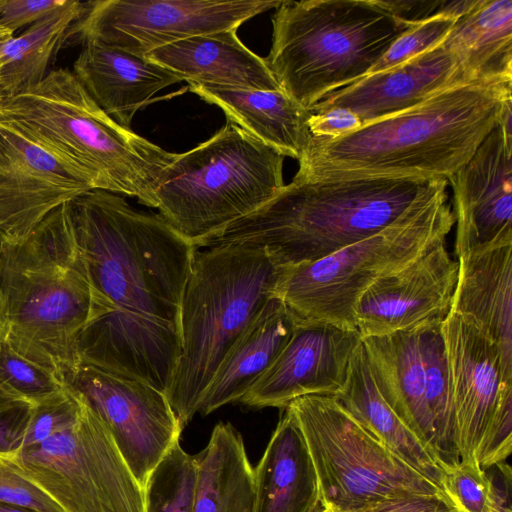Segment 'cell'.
Listing matches in <instances>:
<instances>
[{
  "label": "cell",
  "instance_id": "603a6c76",
  "mask_svg": "<svg viewBox=\"0 0 512 512\" xmlns=\"http://www.w3.org/2000/svg\"><path fill=\"white\" fill-rule=\"evenodd\" d=\"M420 329L364 337L361 341L370 373L382 397L407 427L441 459L427 398Z\"/></svg>",
  "mask_w": 512,
  "mask_h": 512
},
{
  "label": "cell",
  "instance_id": "ac0fdd59",
  "mask_svg": "<svg viewBox=\"0 0 512 512\" xmlns=\"http://www.w3.org/2000/svg\"><path fill=\"white\" fill-rule=\"evenodd\" d=\"M90 190L52 154L0 124V232L5 241L24 238L53 210Z\"/></svg>",
  "mask_w": 512,
  "mask_h": 512
},
{
  "label": "cell",
  "instance_id": "44dd1931",
  "mask_svg": "<svg viewBox=\"0 0 512 512\" xmlns=\"http://www.w3.org/2000/svg\"><path fill=\"white\" fill-rule=\"evenodd\" d=\"M73 74L91 99L127 129L157 92L183 81L146 57L97 41L82 44Z\"/></svg>",
  "mask_w": 512,
  "mask_h": 512
},
{
  "label": "cell",
  "instance_id": "836d02e7",
  "mask_svg": "<svg viewBox=\"0 0 512 512\" xmlns=\"http://www.w3.org/2000/svg\"><path fill=\"white\" fill-rule=\"evenodd\" d=\"M52 371L18 354L0 334V389L33 406L64 389Z\"/></svg>",
  "mask_w": 512,
  "mask_h": 512
},
{
  "label": "cell",
  "instance_id": "7402d4cb",
  "mask_svg": "<svg viewBox=\"0 0 512 512\" xmlns=\"http://www.w3.org/2000/svg\"><path fill=\"white\" fill-rule=\"evenodd\" d=\"M451 312L477 327L498 348L512 381V244L458 258Z\"/></svg>",
  "mask_w": 512,
  "mask_h": 512
},
{
  "label": "cell",
  "instance_id": "3957f363",
  "mask_svg": "<svg viewBox=\"0 0 512 512\" xmlns=\"http://www.w3.org/2000/svg\"><path fill=\"white\" fill-rule=\"evenodd\" d=\"M68 212L98 317L124 311L180 329L196 247L159 214L136 210L112 192H85L68 202Z\"/></svg>",
  "mask_w": 512,
  "mask_h": 512
},
{
  "label": "cell",
  "instance_id": "484cf974",
  "mask_svg": "<svg viewBox=\"0 0 512 512\" xmlns=\"http://www.w3.org/2000/svg\"><path fill=\"white\" fill-rule=\"evenodd\" d=\"M189 90L219 107L227 121L273 148L284 157L299 159L310 133L311 112L283 90H254L188 82Z\"/></svg>",
  "mask_w": 512,
  "mask_h": 512
},
{
  "label": "cell",
  "instance_id": "4316f807",
  "mask_svg": "<svg viewBox=\"0 0 512 512\" xmlns=\"http://www.w3.org/2000/svg\"><path fill=\"white\" fill-rule=\"evenodd\" d=\"M322 507L314 466L288 408L254 468L252 512H316Z\"/></svg>",
  "mask_w": 512,
  "mask_h": 512
},
{
  "label": "cell",
  "instance_id": "b9f144b4",
  "mask_svg": "<svg viewBox=\"0 0 512 512\" xmlns=\"http://www.w3.org/2000/svg\"><path fill=\"white\" fill-rule=\"evenodd\" d=\"M383 3L395 17L415 25L438 14L443 0H392Z\"/></svg>",
  "mask_w": 512,
  "mask_h": 512
},
{
  "label": "cell",
  "instance_id": "7dc6e473",
  "mask_svg": "<svg viewBox=\"0 0 512 512\" xmlns=\"http://www.w3.org/2000/svg\"><path fill=\"white\" fill-rule=\"evenodd\" d=\"M5 1H6V0H0V12H1V10H2V8H3L4 4H5Z\"/></svg>",
  "mask_w": 512,
  "mask_h": 512
},
{
  "label": "cell",
  "instance_id": "7bdbcfd3",
  "mask_svg": "<svg viewBox=\"0 0 512 512\" xmlns=\"http://www.w3.org/2000/svg\"><path fill=\"white\" fill-rule=\"evenodd\" d=\"M378 512H459L455 507L432 498H405L386 502Z\"/></svg>",
  "mask_w": 512,
  "mask_h": 512
},
{
  "label": "cell",
  "instance_id": "bcb514c9",
  "mask_svg": "<svg viewBox=\"0 0 512 512\" xmlns=\"http://www.w3.org/2000/svg\"><path fill=\"white\" fill-rule=\"evenodd\" d=\"M3 242H4V237H3L2 233L0 232V264H1V257H2ZM0 325H1V318H0Z\"/></svg>",
  "mask_w": 512,
  "mask_h": 512
},
{
  "label": "cell",
  "instance_id": "5bb4252c",
  "mask_svg": "<svg viewBox=\"0 0 512 512\" xmlns=\"http://www.w3.org/2000/svg\"><path fill=\"white\" fill-rule=\"evenodd\" d=\"M64 382L103 420L143 488L151 471L180 440L183 429L167 395L146 383L83 363Z\"/></svg>",
  "mask_w": 512,
  "mask_h": 512
},
{
  "label": "cell",
  "instance_id": "d6986e66",
  "mask_svg": "<svg viewBox=\"0 0 512 512\" xmlns=\"http://www.w3.org/2000/svg\"><path fill=\"white\" fill-rule=\"evenodd\" d=\"M181 351L178 327L124 311L95 318L77 340L79 364L146 383L166 395Z\"/></svg>",
  "mask_w": 512,
  "mask_h": 512
},
{
  "label": "cell",
  "instance_id": "6da1fadb",
  "mask_svg": "<svg viewBox=\"0 0 512 512\" xmlns=\"http://www.w3.org/2000/svg\"><path fill=\"white\" fill-rule=\"evenodd\" d=\"M511 98L512 82H468L341 137L310 135L293 180H448L498 126Z\"/></svg>",
  "mask_w": 512,
  "mask_h": 512
},
{
  "label": "cell",
  "instance_id": "ba28073f",
  "mask_svg": "<svg viewBox=\"0 0 512 512\" xmlns=\"http://www.w3.org/2000/svg\"><path fill=\"white\" fill-rule=\"evenodd\" d=\"M284 156L230 121L176 154L156 188L159 215L196 249L285 186Z\"/></svg>",
  "mask_w": 512,
  "mask_h": 512
},
{
  "label": "cell",
  "instance_id": "e575fe53",
  "mask_svg": "<svg viewBox=\"0 0 512 512\" xmlns=\"http://www.w3.org/2000/svg\"><path fill=\"white\" fill-rule=\"evenodd\" d=\"M443 487L459 512H511L486 470L453 461L444 469Z\"/></svg>",
  "mask_w": 512,
  "mask_h": 512
},
{
  "label": "cell",
  "instance_id": "9a60e30c",
  "mask_svg": "<svg viewBox=\"0 0 512 512\" xmlns=\"http://www.w3.org/2000/svg\"><path fill=\"white\" fill-rule=\"evenodd\" d=\"M511 106L472 157L448 180L453 190L455 253L512 244Z\"/></svg>",
  "mask_w": 512,
  "mask_h": 512
},
{
  "label": "cell",
  "instance_id": "cb8c5ba5",
  "mask_svg": "<svg viewBox=\"0 0 512 512\" xmlns=\"http://www.w3.org/2000/svg\"><path fill=\"white\" fill-rule=\"evenodd\" d=\"M198 84L254 90H282L262 58L247 48L237 29L182 39L150 51L145 56Z\"/></svg>",
  "mask_w": 512,
  "mask_h": 512
},
{
  "label": "cell",
  "instance_id": "83f0119b",
  "mask_svg": "<svg viewBox=\"0 0 512 512\" xmlns=\"http://www.w3.org/2000/svg\"><path fill=\"white\" fill-rule=\"evenodd\" d=\"M333 397L392 453L444 490L446 463L407 427L382 397L370 373L361 340L351 355L345 382Z\"/></svg>",
  "mask_w": 512,
  "mask_h": 512
},
{
  "label": "cell",
  "instance_id": "52a82bcc",
  "mask_svg": "<svg viewBox=\"0 0 512 512\" xmlns=\"http://www.w3.org/2000/svg\"><path fill=\"white\" fill-rule=\"evenodd\" d=\"M265 58L280 88L309 110L370 72L414 26L379 0H284L272 17Z\"/></svg>",
  "mask_w": 512,
  "mask_h": 512
},
{
  "label": "cell",
  "instance_id": "74e56055",
  "mask_svg": "<svg viewBox=\"0 0 512 512\" xmlns=\"http://www.w3.org/2000/svg\"><path fill=\"white\" fill-rule=\"evenodd\" d=\"M0 502L28 512H64L45 492L0 457Z\"/></svg>",
  "mask_w": 512,
  "mask_h": 512
},
{
  "label": "cell",
  "instance_id": "9c48e42d",
  "mask_svg": "<svg viewBox=\"0 0 512 512\" xmlns=\"http://www.w3.org/2000/svg\"><path fill=\"white\" fill-rule=\"evenodd\" d=\"M454 223L443 188L381 231L315 262L287 269L278 296L299 322L357 330L354 311L361 295L445 241Z\"/></svg>",
  "mask_w": 512,
  "mask_h": 512
},
{
  "label": "cell",
  "instance_id": "5b68a950",
  "mask_svg": "<svg viewBox=\"0 0 512 512\" xmlns=\"http://www.w3.org/2000/svg\"><path fill=\"white\" fill-rule=\"evenodd\" d=\"M0 124L52 154L93 190L135 197L153 208L161 175L176 155L115 122L67 68L4 96Z\"/></svg>",
  "mask_w": 512,
  "mask_h": 512
},
{
  "label": "cell",
  "instance_id": "60d3db41",
  "mask_svg": "<svg viewBox=\"0 0 512 512\" xmlns=\"http://www.w3.org/2000/svg\"><path fill=\"white\" fill-rule=\"evenodd\" d=\"M314 137L335 139L359 129L363 124L356 114L344 108L311 113L307 122Z\"/></svg>",
  "mask_w": 512,
  "mask_h": 512
},
{
  "label": "cell",
  "instance_id": "1f68e13d",
  "mask_svg": "<svg viewBox=\"0 0 512 512\" xmlns=\"http://www.w3.org/2000/svg\"><path fill=\"white\" fill-rule=\"evenodd\" d=\"M197 470L196 456L176 441L143 487L145 512H193Z\"/></svg>",
  "mask_w": 512,
  "mask_h": 512
},
{
  "label": "cell",
  "instance_id": "681fc988",
  "mask_svg": "<svg viewBox=\"0 0 512 512\" xmlns=\"http://www.w3.org/2000/svg\"><path fill=\"white\" fill-rule=\"evenodd\" d=\"M316 512H325V509H324V508H323V506H322V507H321L320 509H318Z\"/></svg>",
  "mask_w": 512,
  "mask_h": 512
},
{
  "label": "cell",
  "instance_id": "f1b7e54d",
  "mask_svg": "<svg viewBox=\"0 0 512 512\" xmlns=\"http://www.w3.org/2000/svg\"><path fill=\"white\" fill-rule=\"evenodd\" d=\"M442 45L470 81L512 82V1L476 0Z\"/></svg>",
  "mask_w": 512,
  "mask_h": 512
},
{
  "label": "cell",
  "instance_id": "f35d334b",
  "mask_svg": "<svg viewBox=\"0 0 512 512\" xmlns=\"http://www.w3.org/2000/svg\"><path fill=\"white\" fill-rule=\"evenodd\" d=\"M33 405L0 389V456L18 452Z\"/></svg>",
  "mask_w": 512,
  "mask_h": 512
},
{
  "label": "cell",
  "instance_id": "8fae6325",
  "mask_svg": "<svg viewBox=\"0 0 512 512\" xmlns=\"http://www.w3.org/2000/svg\"><path fill=\"white\" fill-rule=\"evenodd\" d=\"M2 458L64 512H145L142 486L84 397L68 427Z\"/></svg>",
  "mask_w": 512,
  "mask_h": 512
},
{
  "label": "cell",
  "instance_id": "8d00e7d4",
  "mask_svg": "<svg viewBox=\"0 0 512 512\" xmlns=\"http://www.w3.org/2000/svg\"><path fill=\"white\" fill-rule=\"evenodd\" d=\"M82 405V395L67 384L58 393L35 405L20 450L38 445L68 427L78 416Z\"/></svg>",
  "mask_w": 512,
  "mask_h": 512
},
{
  "label": "cell",
  "instance_id": "ab89813d",
  "mask_svg": "<svg viewBox=\"0 0 512 512\" xmlns=\"http://www.w3.org/2000/svg\"><path fill=\"white\" fill-rule=\"evenodd\" d=\"M67 0H6L0 22L13 33L63 6Z\"/></svg>",
  "mask_w": 512,
  "mask_h": 512
},
{
  "label": "cell",
  "instance_id": "8992f818",
  "mask_svg": "<svg viewBox=\"0 0 512 512\" xmlns=\"http://www.w3.org/2000/svg\"><path fill=\"white\" fill-rule=\"evenodd\" d=\"M287 269L259 247L196 250L180 306L182 351L167 394L182 428L198 412L224 357L278 296Z\"/></svg>",
  "mask_w": 512,
  "mask_h": 512
},
{
  "label": "cell",
  "instance_id": "30bf717a",
  "mask_svg": "<svg viewBox=\"0 0 512 512\" xmlns=\"http://www.w3.org/2000/svg\"><path fill=\"white\" fill-rule=\"evenodd\" d=\"M286 408L303 435L324 509L372 512L386 502L414 497L455 507L435 481L392 453L333 396L305 395Z\"/></svg>",
  "mask_w": 512,
  "mask_h": 512
},
{
  "label": "cell",
  "instance_id": "7c38bea8",
  "mask_svg": "<svg viewBox=\"0 0 512 512\" xmlns=\"http://www.w3.org/2000/svg\"><path fill=\"white\" fill-rule=\"evenodd\" d=\"M449 366L452 445L457 460L487 470L512 448V381L496 345L450 312L441 325Z\"/></svg>",
  "mask_w": 512,
  "mask_h": 512
},
{
  "label": "cell",
  "instance_id": "f546056e",
  "mask_svg": "<svg viewBox=\"0 0 512 512\" xmlns=\"http://www.w3.org/2000/svg\"><path fill=\"white\" fill-rule=\"evenodd\" d=\"M196 460L193 512H252L254 468L241 434L231 423L214 427Z\"/></svg>",
  "mask_w": 512,
  "mask_h": 512
},
{
  "label": "cell",
  "instance_id": "ffe728a7",
  "mask_svg": "<svg viewBox=\"0 0 512 512\" xmlns=\"http://www.w3.org/2000/svg\"><path fill=\"white\" fill-rule=\"evenodd\" d=\"M470 81L456 55L442 44L393 68L368 74L335 90L312 106L311 113L344 108L362 124L381 119Z\"/></svg>",
  "mask_w": 512,
  "mask_h": 512
},
{
  "label": "cell",
  "instance_id": "277c9868",
  "mask_svg": "<svg viewBox=\"0 0 512 512\" xmlns=\"http://www.w3.org/2000/svg\"><path fill=\"white\" fill-rule=\"evenodd\" d=\"M98 316L68 203L49 213L24 238L4 240L0 334L18 354L64 382L79 365L80 333Z\"/></svg>",
  "mask_w": 512,
  "mask_h": 512
},
{
  "label": "cell",
  "instance_id": "d590c367",
  "mask_svg": "<svg viewBox=\"0 0 512 512\" xmlns=\"http://www.w3.org/2000/svg\"><path fill=\"white\" fill-rule=\"evenodd\" d=\"M457 19L438 13L410 27L392 43L368 74L393 68L440 46Z\"/></svg>",
  "mask_w": 512,
  "mask_h": 512
},
{
  "label": "cell",
  "instance_id": "e0dca14e",
  "mask_svg": "<svg viewBox=\"0 0 512 512\" xmlns=\"http://www.w3.org/2000/svg\"><path fill=\"white\" fill-rule=\"evenodd\" d=\"M361 337L326 322H300L271 367L238 401L254 408H286L305 395H335Z\"/></svg>",
  "mask_w": 512,
  "mask_h": 512
},
{
  "label": "cell",
  "instance_id": "c3c4849f",
  "mask_svg": "<svg viewBox=\"0 0 512 512\" xmlns=\"http://www.w3.org/2000/svg\"><path fill=\"white\" fill-rule=\"evenodd\" d=\"M377 509H378V508H377ZM377 509H376V510H374V511H372V512H377ZM325 512H337V511H332V510H327V509H325Z\"/></svg>",
  "mask_w": 512,
  "mask_h": 512
},
{
  "label": "cell",
  "instance_id": "2e32d148",
  "mask_svg": "<svg viewBox=\"0 0 512 512\" xmlns=\"http://www.w3.org/2000/svg\"><path fill=\"white\" fill-rule=\"evenodd\" d=\"M458 261L441 241L407 267L372 284L355 306L361 338L420 329L451 312Z\"/></svg>",
  "mask_w": 512,
  "mask_h": 512
},
{
  "label": "cell",
  "instance_id": "7a4b0ae2",
  "mask_svg": "<svg viewBox=\"0 0 512 512\" xmlns=\"http://www.w3.org/2000/svg\"><path fill=\"white\" fill-rule=\"evenodd\" d=\"M445 179L294 181L268 203L202 242L259 247L285 268L315 262L363 240L447 188Z\"/></svg>",
  "mask_w": 512,
  "mask_h": 512
},
{
  "label": "cell",
  "instance_id": "d4e9b609",
  "mask_svg": "<svg viewBox=\"0 0 512 512\" xmlns=\"http://www.w3.org/2000/svg\"><path fill=\"white\" fill-rule=\"evenodd\" d=\"M299 323L279 296L272 297L224 357L198 412L205 416L238 402L275 362Z\"/></svg>",
  "mask_w": 512,
  "mask_h": 512
},
{
  "label": "cell",
  "instance_id": "ee69618b",
  "mask_svg": "<svg viewBox=\"0 0 512 512\" xmlns=\"http://www.w3.org/2000/svg\"><path fill=\"white\" fill-rule=\"evenodd\" d=\"M0 512H28V511L23 508L14 506V505L0 502Z\"/></svg>",
  "mask_w": 512,
  "mask_h": 512
},
{
  "label": "cell",
  "instance_id": "4dcf8cb0",
  "mask_svg": "<svg viewBox=\"0 0 512 512\" xmlns=\"http://www.w3.org/2000/svg\"><path fill=\"white\" fill-rule=\"evenodd\" d=\"M86 10V2L66 3L13 36L0 49V89L13 96L35 86L47 75L52 58L64 46L70 26Z\"/></svg>",
  "mask_w": 512,
  "mask_h": 512
},
{
  "label": "cell",
  "instance_id": "f6af8a7d",
  "mask_svg": "<svg viewBox=\"0 0 512 512\" xmlns=\"http://www.w3.org/2000/svg\"><path fill=\"white\" fill-rule=\"evenodd\" d=\"M14 36V33L0 22V41H7Z\"/></svg>",
  "mask_w": 512,
  "mask_h": 512
},
{
  "label": "cell",
  "instance_id": "d6a6232c",
  "mask_svg": "<svg viewBox=\"0 0 512 512\" xmlns=\"http://www.w3.org/2000/svg\"><path fill=\"white\" fill-rule=\"evenodd\" d=\"M442 322L420 329L421 349L427 374V398L434 420L438 452L445 463L457 461L452 445L451 391L449 366Z\"/></svg>",
  "mask_w": 512,
  "mask_h": 512
},
{
  "label": "cell",
  "instance_id": "f907efd6",
  "mask_svg": "<svg viewBox=\"0 0 512 512\" xmlns=\"http://www.w3.org/2000/svg\"><path fill=\"white\" fill-rule=\"evenodd\" d=\"M4 97L3 91L0 89V100Z\"/></svg>",
  "mask_w": 512,
  "mask_h": 512
},
{
  "label": "cell",
  "instance_id": "4fadbf2b",
  "mask_svg": "<svg viewBox=\"0 0 512 512\" xmlns=\"http://www.w3.org/2000/svg\"><path fill=\"white\" fill-rule=\"evenodd\" d=\"M280 0H99L69 28L65 45L101 42L137 56L189 37L238 29Z\"/></svg>",
  "mask_w": 512,
  "mask_h": 512
}]
</instances>
